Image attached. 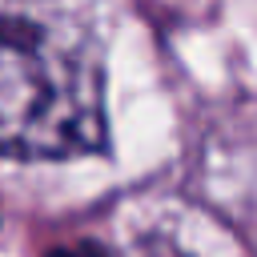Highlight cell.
<instances>
[{"label":"cell","mask_w":257,"mask_h":257,"mask_svg":"<svg viewBox=\"0 0 257 257\" xmlns=\"http://www.w3.org/2000/svg\"><path fill=\"white\" fill-rule=\"evenodd\" d=\"M48 257H108L100 245H92V241H76V245H64V249H52Z\"/></svg>","instance_id":"2"},{"label":"cell","mask_w":257,"mask_h":257,"mask_svg":"<svg viewBox=\"0 0 257 257\" xmlns=\"http://www.w3.org/2000/svg\"><path fill=\"white\" fill-rule=\"evenodd\" d=\"M100 145V64L64 28L0 16V157L56 161Z\"/></svg>","instance_id":"1"}]
</instances>
